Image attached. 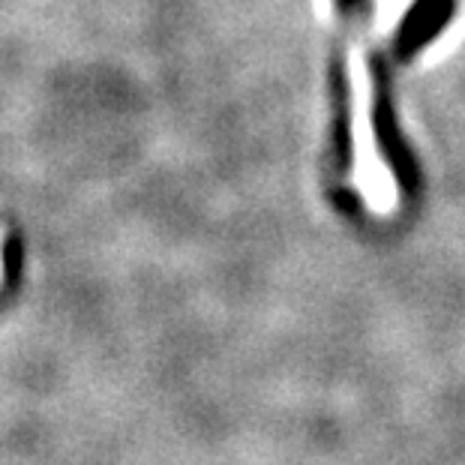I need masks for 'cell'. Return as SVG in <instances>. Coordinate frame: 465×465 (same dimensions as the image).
Here are the masks:
<instances>
[{
  "instance_id": "cell-1",
  "label": "cell",
  "mask_w": 465,
  "mask_h": 465,
  "mask_svg": "<svg viewBox=\"0 0 465 465\" xmlns=\"http://www.w3.org/2000/svg\"><path fill=\"white\" fill-rule=\"evenodd\" d=\"M370 78H372V130L379 151L388 160L393 177H397L402 195H414L420 186V172L414 163V153L405 144V135L397 124L393 112V87H391V69L381 52H370Z\"/></svg>"
},
{
  "instance_id": "cell-2",
  "label": "cell",
  "mask_w": 465,
  "mask_h": 465,
  "mask_svg": "<svg viewBox=\"0 0 465 465\" xmlns=\"http://www.w3.org/2000/svg\"><path fill=\"white\" fill-rule=\"evenodd\" d=\"M331 172L336 181H345L354 165V138H351V84L345 69L342 43L336 39L331 48Z\"/></svg>"
},
{
  "instance_id": "cell-3",
  "label": "cell",
  "mask_w": 465,
  "mask_h": 465,
  "mask_svg": "<svg viewBox=\"0 0 465 465\" xmlns=\"http://www.w3.org/2000/svg\"><path fill=\"white\" fill-rule=\"evenodd\" d=\"M453 13H457V0H414L391 39L393 64H405L423 52L453 22Z\"/></svg>"
},
{
  "instance_id": "cell-4",
  "label": "cell",
  "mask_w": 465,
  "mask_h": 465,
  "mask_svg": "<svg viewBox=\"0 0 465 465\" xmlns=\"http://www.w3.org/2000/svg\"><path fill=\"white\" fill-rule=\"evenodd\" d=\"M336 9H340V25L349 34H354V31H361L366 22L370 0H336Z\"/></svg>"
},
{
  "instance_id": "cell-5",
  "label": "cell",
  "mask_w": 465,
  "mask_h": 465,
  "mask_svg": "<svg viewBox=\"0 0 465 465\" xmlns=\"http://www.w3.org/2000/svg\"><path fill=\"white\" fill-rule=\"evenodd\" d=\"M0 282H4V232H0Z\"/></svg>"
}]
</instances>
